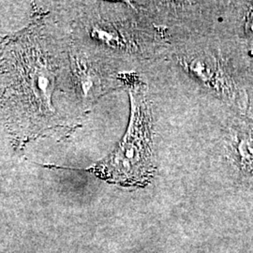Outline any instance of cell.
Here are the masks:
<instances>
[{"instance_id": "1", "label": "cell", "mask_w": 253, "mask_h": 253, "mask_svg": "<svg viewBox=\"0 0 253 253\" xmlns=\"http://www.w3.org/2000/svg\"><path fill=\"white\" fill-rule=\"evenodd\" d=\"M44 27L35 24L0 50V100L16 138L29 140L59 127L53 106L58 65Z\"/></svg>"}, {"instance_id": "3", "label": "cell", "mask_w": 253, "mask_h": 253, "mask_svg": "<svg viewBox=\"0 0 253 253\" xmlns=\"http://www.w3.org/2000/svg\"><path fill=\"white\" fill-rule=\"evenodd\" d=\"M248 26L250 27V30L253 32V9H252V12L250 14V18L248 20Z\"/></svg>"}, {"instance_id": "2", "label": "cell", "mask_w": 253, "mask_h": 253, "mask_svg": "<svg viewBox=\"0 0 253 253\" xmlns=\"http://www.w3.org/2000/svg\"><path fill=\"white\" fill-rule=\"evenodd\" d=\"M132 117L122 143L115 152L94 167L103 179L120 185L137 186L153 174L150 149V118L145 100L131 93Z\"/></svg>"}]
</instances>
